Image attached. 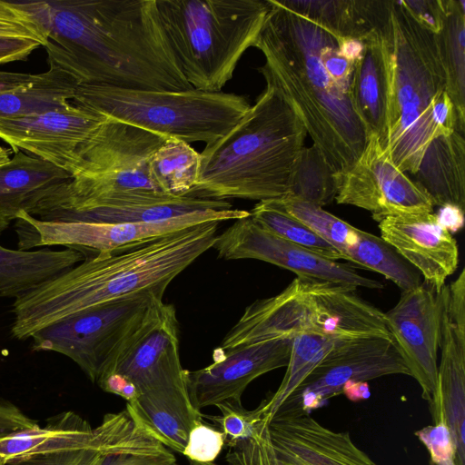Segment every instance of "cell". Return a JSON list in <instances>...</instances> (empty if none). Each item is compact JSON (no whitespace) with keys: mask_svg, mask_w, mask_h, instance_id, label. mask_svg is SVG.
I'll return each instance as SVG.
<instances>
[{"mask_svg":"<svg viewBox=\"0 0 465 465\" xmlns=\"http://www.w3.org/2000/svg\"><path fill=\"white\" fill-rule=\"evenodd\" d=\"M135 426L136 423L126 410L107 413L95 427L96 439L91 445L34 456L6 465H103L109 452L125 439Z\"/></svg>","mask_w":465,"mask_h":465,"instance_id":"32","label":"cell"},{"mask_svg":"<svg viewBox=\"0 0 465 465\" xmlns=\"http://www.w3.org/2000/svg\"><path fill=\"white\" fill-rule=\"evenodd\" d=\"M338 184L339 175L312 143L304 146L296 158L284 197L322 207L335 199Z\"/></svg>","mask_w":465,"mask_h":465,"instance_id":"33","label":"cell"},{"mask_svg":"<svg viewBox=\"0 0 465 465\" xmlns=\"http://www.w3.org/2000/svg\"><path fill=\"white\" fill-rule=\"evenodd\" d=\"M0 465H2V464H0Z\"/></svg>","mask_w":465,"mask_h":465,"instance_id":"49","label":"cell"},{"mask_svg":"<svg viewBox=\"0 0 465 465\" xmlns=\"http://www.w3.org/2000/svg\"><path fill=\"white\" fill-rule=\"evenodd\" d=\"M356 289L297 276L280 293L247 306L218 348L301 333L335 339L391 337L384 312L357 295Z\"/></svg>","mask_w":465,"mask_h":465,"instance_id":"9","label":"cell"},{"mask_svg":"<svg viewBox=\"0 0 465 465\" xmlns=\"http://www.w3.org/2000/svg\"><path fill=\"white\" fill-rule=\"evenodd\" d=\"M220 223H203L124 252L85 257L15 300L13 336L26 340L80 312L138 293H164L213 248Z\"/></svg>","mask_w":465,"mask_h":465,"instance_id":"3","label":"cell"},{"mask_svg":"<svg viewBox=\"0 0 465 465\" xmlns=\"http://www.w3.org/2000/svg\"><path fill=\"white\" fill-rule=\"evenodd\" d=\"M381 1L376 0L372 30L364 37V48L354 64L351 99L354 109L366 129L367 137L374 134L382 143L387 125L389 72L380 17Z\"/></svg>","mask_w":465,"mask_h":465,"instance_id":"23","label":"cell"},{"mask_svg":"<svg viewBox=\"0 0 465 465\" xmlns=\"http://www.w3.org/2000/svg\"><path fill=\"white\" fill-rule=\"evenodd\" d=\"M337 203L371 212L380 222L383 218L420 213H432L430 197L398 169L372 134L352 167L339 176Z\"/></svg>","mask_w":465,"mask_h":465,"instance_id":"16","label":"cell"},{"mask_svg":"<svg viewBox=\"0 0 465 465\" xmlns=\"http://www.w3.org/2000/svg\"><path fill=\"white\" fill-rule=\"evenodd\" d=\"M463 213L455 206H443L441 207V214L438 215L440 222L448 229L450 230L455 227L459 228L463 224Z\"/></svg>","mask_w":465,"mask_h":465,"instance_id":"45","label":"cell"},{"mask_svg":"<svg viewBox=\"0 0 465 465\" xmlns=\"http://www.w3.org/2000/svg\"><path fill=\"white\" fill-rule=\"evenodd\" d=\"M223 447V433L202 421L190 430L182 454L192 462L212 463L220 455Z\"/></svg>","mask_w":465,"mask_h":465,"instance_id":"37","label":"cell"},{"mask_svg":"<svg viewBox=\"0 0 465 465\" xmlns=\"http://www.w3.org/2000/svg\"><path fill=\"white\" fill-rule=\"evenodd\" d=\"M341 340L344 339L311 333H301L292 337L291 356L283 379L277 391L271 397L263 400L264 412L268 420Z\"/></svg>","mask_w":465,"mask_h":465,"instance_id":"34","label":"cell"},{"mask_svg":"<svg viewBox=\"0 0 465 465\" xmlns=\"http://www.w3.org/2000/svg\"><path fill=\"white\" fill-rule=\"evenodd\" d=\"M338 44L340 53L353 63L361 57L364 48L363 41L356 38L341 39Z\"/></svg>","mask_w":465,"mask_h":465,"instance_id":"43","label":"cell"},{"mask_svg":"<svg viewBox=\"0 0 465 465\" xmlns=\"http://www.w3.org/2000/svg\"><path fill=\"white\" fill-rule=\"evenodd\" d=\"M436 294L440 350L438 394L454 442L456 465H465V274L460 272Z\"/></svg>","mask_w":465,"mask_h":465,"instance_id":"19","label":"cell"},{"mask_svg":"<svg viewBox=\"0 0 465 465\" xmlns=\"http://www.w3.org/2000/svg\"><path fill=\"white\" fill-rule=\"evenodd\" d=\"M393 374L411 376L392 337L341 340L275 412L310 414L341 393L348 381H368Z\"/></svg>","mask_w":465,"mask_h":465,"instance_id":"14","label":"cell"},{"mask_svg":"<svg viewBox=\"0 0 465 465\" xmlns=\"http://www.w3.org/2000/svg\"><path fill=\"white\" fill-rule=\"evenodd\" d=\"M380 30L388 61L389 100L381 144L403 173L414 174L437 136L455 130L437 35L420 25L399 1H381Z\"/></svg>","mask_w":465,"mask_h":465,"instance_id":"4","label":"cell"},{"mask_svg":"<svg viewBox=\"0 0 465 465\" xmlns=\"http://www.w3.org/2000/svg\"><path fill=\"white\" fill-rule=\"evenodd\" d=\"M49 69L39 74L35 82L0 94V118L27 117L71 104L78 82L54 62L49 61Z\"/></svg>","mask_w":465,"mask_h":465,"instance_id":"28","label":"cell"},{"mask_svg":"<svg viewBox=\"0 0 465 465\" xmlns=\"http://www.w3.org/2000/svg\"><path fill=\"white\" fill-rule=\"evenodd\" d=\"M307 132L270 83L242 118L200 153L197 182L188 196L259 202L288 193Z\"/></svg>","mask_w":465,"mask_h":465,"instance_id":"5","label":"cell"},{"mask_svg":"<svg viewBox=\"0 0 465 465\" xmlns=\"http://www.w3.org/2000/svg\"><path fill=\"white\" fill-rule=\"evenodd\" d=\"M64 170L24 152L0 166V219L15 221L27 213L55 185L70 180Z\"/></svg>","mask_w":465,"mask_h":465,"instance_id":"26","label":"cell"},{"mask_svg":"<svg viewBox=\"0 0 465 465\" xmlns=\"http://www.w3.org/2000/svg\"><path fill=\"white\" fill-rule=\"evenodd\" d=\"M292 341L290 337H280L229 350L215 349L212 364L185 371L193 407L201 411L226 401H242L243 391L253 380L288 365Z\"/></svg>","mask_w":465,"mask_h":465,"instance_id":"18","label":"cell"},{"mask_svg":"<svg viewBox=\"0 0 465 465\" xmlns=\"http://www.w3.org/2000/svg\"><path fill=\"white\" fill-rule=\"evenodd\" d=\"M11 152H13L11 149L0 146V166L11 160Z\"/></svg>","mask_w":465,"mask_h":465,"instance_id":"46","label":"cell"},{"mask_svg":"<svg viewBox=\"0 0 465 465\" xmlns=\"http://www.w3.org/2000/svg\"><path fill=\"white\" fill-rule=\"evenodd\" d=\"M252 218L270 232L326 259H341L338 252L306 224L289 214L277 199L259 202Z\"/></svg>","mask_w":465,"mask_h":465,"instance_id":"35","label":"cell"},{"mask_svg":"<svg viewBox=\"0 0 465 465\" xmlns=\"http://www.w3.org/2000/svg\"><path fill=\"white\" fill-rule=\"evenodd\" d=\"M224 447L227 465H377L349 432L328 429L310 414L275 412Z\"/></svg>","mask_w":465,"mask_h":465,"instance_id":"12","label":"cell"},{"mask_svg":"<svg viewBox=\"0 0 465 465\" xmlns=\"http://www.w3.org/2000/svg\"><path fill=\"white\" fill-rule=\"evenodd\" d=\"M443 25L437 34L446 91L455 110V130L465 132V1L442 0Z\"/></svg>","mask_w":465,"mask_h":465,"instance_id":"30","label":"cell"},{"mask_svg":"<svg viewBox=\"0 0 465 465\" xmlns=\"http://www.w3.org/2000/svg\"><path fill=\"white\" fill-rule=\"evenodd\" d=\"M384 318L436 423L441 406L438 394L440 313L435 291L423 282L401 292L398 302L384 312Z\"/></svg>","mask_w":465,"mask_h":465,"instance_id":"17","label":"cell"},{"mask_svg":"<svg viewBox=\"0 0 465 465\" xmlns=\"http://www.w3.org/2000/svg\"><path fill=\"white\" fill-rule=\"evenodd\" d=\"M73 103L165 139L206 145L228 133L251 107L244 96L223 92L84 84L77 85Z\"/></svg>","mask_w":465,"mask_h":465,"instance_id":"10","label":"cell"},{"mask_svg":"<svg viewBox=\"0 0 465 465\" xmlns=\"http://www.w3.org/2000/svg\"><path fill=\"white\" fill-rule=\"evenodd\" d=\"M249 214L232 208L199 211L160 222L109 223L43 221L22 211L15 219V232L19 250L61 245L87 257L124 252L203 223L237 220Z\"/></svg>","mask_w":465,"mask_h":465,"instance_id":"13","label":"cell"},{"mask_svg":"<svg viewBox=\"0 0 465 465\" xmlns=\"http://www.w3.org/2000/svg\"><path fill=\"white\" fill-rule=\"evenodd\" d=\"M165 138L106 118L77 149L71 179L50 189L29 214L43 221L98 205L164 196L151 181L148 161Z\"/></svg>","mask_w":465,"mask_h":465,"instance_id":"7","label":"cell"},{"mask_svg":"<svg viewBox=\"0 0 465 465\" xmlns=\"http://www.w3.org/2000/svg\"><path fill=\"white\" fill-rule=\"evenodd\" d=\"M48 36V60L79 84L183 91L181 72L155 0L22 2Z\"/></svg>","mask_w":465,"mask_h":465,"instance_id":"1","label":"cell"},{"mask_svg":"<svg viewBox=\"0 0 465 465\" xmlns=\"http://www.w3.org/2000/svg\"><path fill=\"white\" fill-rule=\"evenodd\" d=\"M0 35L35 40L45 46L46 33L22 3L0 0Z\"/></svg>","mask_w":465,"mask_h":465,"instance_id":"36","label":"cell"},{"mask_svg":"<svg viewBox=\"0 0 465 465\" xmlns=\"http://www.w3.org/2000/svg\"><path fill=\"white\" fill-rule=\"evenodd\" d=\"M41 45L29 38L0 35V64L26 60Z\"/></svg>","mask_w":465,"mask_h":465,"instance_id":"41","label":"cell"},{"mask_svg":"<svg viewBox=\"0 0 465 465\" xmlns=\"http://www.w3.org/2000/svg\"><path fill=\"white\" fill-rule=\"evenodd\" d=\"M178 66L196 90L222 92L270 10L268 0H155Z\"/></svg>","mask_w":465,"mask_h":465,"instance_id":"8","label":"cell"},{"mask_svg":"<svg viewBox=\"0 0 465 465\" xmlns=\"http://www.w3.org/2000/svg\"><path fill=\"white\" fill-rule=\"evenodd\" d=\"M270 10L253 47L265 57L259 68L294 110L331 168L349 171L368 141L351 99V81L334 77L323 51L331 34L268 0Z\"/></svg>","mask_w":465,"mask_h":465,"instance_id":"2","label":"cell"},{"mask_svg":"<svg viewBox=\"0 0 465 465\" xmlns=\"http://www.w3.org/2000/svg\"><path fill=\"white\" fill-rule=\"evenodd\" d=\"M95 439V428L86 420L74 411H64L49 418L44 427L38 424L0 439V464L84 448Z\"/></svg>","mask_w":465,"mask_h":465,"instance_id":"25","label":"cell"},{"mask_svg":"<svg viewBox=\"0 0 465 465\" xmlns=\"http://www.w3.org/2000/svg\"><path fill=\"white\" fill-rule=\"evenodd\" d=\"M185 371L175 308L162 302L105 374H116L134 386L139 396L125 410L139 427L179 453L190 430L203 421L190 400Z\"/></svg>","mask_w":465,"mask_h":465,"instance_id":"6","label":"cell"},{"mask_svg":"<svg viewBox=\"0 0 465 465\" xmlns=\"http://www.w3.org/2000/svg\"><path fill=\"white\" fill-rule=\"evenodd\" d=\"M415 435L428 450L433 465H456L455 446L442 411L434 425L415 431Z\"/></svg>","mask_w":465,"mask_h":465,"instance_id":"38","label":"cell"},{"mask_svg":"<svg viewBox=\"0 0 465 465\" xmlns=\"http://www.w3.org/2000/svg\"><path fill=\"white\" fill-rule=\"evenodd\" d=\"M9 222H6L5 220H1L0 219V235L2 234V232L7 229L8 225H9Z\"/></svg>","mask_w":465,"mask_h":465,"instance_id":"47","label":"cell"},{"mask_svg":"<svg viewBox=\"0 0 465 465\" xmlns=\"http://www.w3.org/2000/svg\"><path fill=\"white\" fill-rule=\"evenodd\" d=\"M163 294L138 293L71 315L35 332L33 350L70 358L97 383L163 302Z\"/></svg>","mask_w":465,"mask_h":465,"instance_id":"11","label":"cell"},{"mask_svg":"<svg viewBox=\"0 0 465 465\" xmlns=\"http://www.w3.org/2000/svg\"><path fill=\"white\" fill-rule=\"evenodd\" d=\"M39 74H25L0 71V94L11 92L35 82Z\"/></svg>","mask_w":465,"mask_h":465,"instance_id":"42","label":"cell"},{"mask_svg":"<svg viewBox=\"0 0 465 465\" xmlns=\"http://www.w3.org/2000/svg\"><path fill=\"white\" fill-rule=\"evenodd\" d=\"M199 168L200 153L175 139H166L148 161L151 181L170 196H188L197 182Z\"/></svg>","mask_w":465,"mask_h":465,"instance_id":"31","label":"cell"},{"mask_svg":"<svg viewBox=\"0 0 465 465\" xmlns=\"http://www.w3.org/2000/svg\"><path fill=\"white\" fill-rule=\"evenodd\" d=\"M74 249L13 250L0 245V297L17 299L84 260Z\"/></svg>","mask_w":465,"mask_h":465,"instance_id":"27","label":"cell"},{"mask_svg":"<svg viewBox=\"0 0 465 465\" xmlns=\"http://www.w3.org/2000/svg\"><path fill=\"white\" fill-rule=\"evenodd\" d=\"M106 117L71 103L68 106L21 118H0V139L15 153L32 156L70 174L77 149Z\"/></svg>","mask_w":465,"mask_h":465,"instance_id":"21","label":"cell"},{"mask_svg":"<svg viewBox=\"0 0 465 465\" xmlns=\"http://www.w3.org/2000/svg\"><path fill=\"white\" fill-rule=\"evenodd\" d=\"M224 260L253 259L289 270L298 277L382 289L383 283L360 274L356 266L326 259L262 228L249 214L217 234L213 246Z\"/></svg>","mask_w":465,"mask_h":465,"instance_id":"15","label":"cell"},{"mask_svg":"<svg viewBox=\"0 0 465 465\" xmlns=\"http://www.w3.org/2000/svg\"><path fill=\"white\" fill-rule=\"evenodd\" d=\"M190 465H217V464H215L213 462H212V463H198V462L190 461Z\"/></svg>","mask_w":465,"mask_h":465,"instance_id":"48","label":"cell"},{"mask_svg":"<svg viewBox=\"0 0 465 465\" xmlns=\"http://www.w3.org/2000/svg\"><path fill=\"white\" fill-rule=\"evenodd\" d=\"M38 425L12 402L0 399V439L14 432Z\"/></svg>","mask_w":465,"mask_h":465,"instance_id":"40","label":"cell"},{"mask_svg":"<svg viewBox=\"0 0 465 465\" xmlns=\"http://www.w3.org/2000/svg\"><path fill=\"white\" fill-rule=\"evenodd\" d=\"M415 183L433 205L465 208V139L454 130L427 146L414 173Z\"/></svg>","mask_w":465,"mask_h":465,"instance_id":"24","label":"cell"},{"mask_svg":"<svg viewBox=\"0 0 465 465\" xmlns=\"http://www.w3.org/2000/svg\"><path fill=\"white\" fill-rule=\"evenodd\" d=\"M410 15L423 27L439 34L444 19L442 0H401Z\"/></svg>","mask_w":465,"mask_h":465,"instance_id":"39","label":"cell"},{"mask_svg":"<svg viewBox=\"0 0 465 465\" xmlns=\"http://www.w3.org/2000/svg\"><path fill=\"white\" fill-rule=\"evenodd\" d=\"M341 393L351 401L366 400L371 395L367 381H354L346 382L341 389Z\"/></svg>","mask_w":465,"mask_h":465,"instance_id":"44","label":"cell"},{"mask_svg":"<svg viewBox=\"0 0 465 465\" xmlns=\"http://www.w3.org/2000/svg\"><path fill=\"white\" fill-rule=\"evenodd\" d=\"M378 225L382 240L440 292L458 268L459 247L438 215L432 212L389 216Z\"/></svg>","mask_w":465,"mask_h":465,"instance_id":"22","label":"cell"},{"mask_svg":"<svg viewBox=\"0 0 465 465\" xmlns=\"http://www.w3.org/2000/svg\"><path fill=\"white\" fill-rule=\"evenodd\" d=\"M287 9L331 34L337 40H363L372 30L375 0H278Z\"/></svg>","mask_w":465,"mask_h":465,"instance_id":"29","label":"cell"},{"mask_svg":"<svg viewBox=\"0 0 465 465\" xmlns=\"http://www.w3.org/2000/svg\"><path fill=\"white\" fill-rule=\"evenodd\" d=\"M278 201L289 214L330 243L342 260L383 275L401 292L421 283L420 274L381 237L352 226L322 207L289 197Z\"/></svg>","mask_w":465,"mask_h":465,"instance_id":"20","label":"cell"}]
</instances>
